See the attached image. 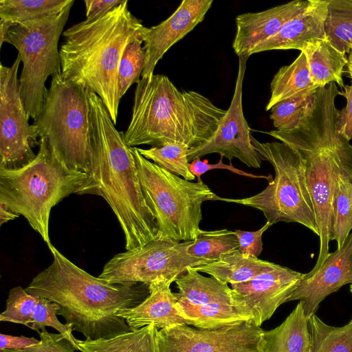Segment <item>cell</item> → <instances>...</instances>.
<instances>
[{"mask_svg": "<svg viewBox=\"0 0 352 352\" xmlns=\"http://www.w3.org/2000/svg\"><path fill=\"white\" fill-rule=\"evenodd\" d=\"M48 248L53 261L33 278L27 292L56 303L57 315L85 340L109 339L134 330L116 311L142 302L149 294L148 285L110 283L76 265L52 244Z\"/></svg>", "mask_w": 352, "mask_h": 352, "instance_id": "1", "label": "cell"}, {"mask_svg": "<svg viewBox=\"0 0 352 352\" xmlns=\"http://www.w3.org/2000/svg\"><path fill=\"white\" fill-rule=\"evenodd\" d=\"M91 159L77 195H96L109 205L131 250L155 239L158 228L141 188L131 147L118 131L102 99L89 90Z\"/></svg>", "mask_w": 352, "mask_h": 352, "instance_id": "2", "label": "cell"}, {"mask_svg": "<svg viewBox=\"0 0 352 352\" xmlns=\"http://www.w3.org/2000/svg\"><path fill=\"white\" fill-rule=\"evenodd\" d=\"M340 91L335 82L316 91L312 115L296 129L273 130L267 134L298 151L305 160V179L319 230L320 247L316 272L329 254L334 195L340 180L352 183V145L338 132L339 110L336 98Z\"/></svg>", "mask_w": 352, "mask_h": 352, "instance_id": "3", "label": "cell"}, {"mask_svg": "<svg viewBox=\"0 0 352 352\" xmlns=\"http://www.w3.org/2000/svg\"><path fill=\"white\" fill-rule=\"evenodd\" d=\"M226 113L204 95L180 91L166 76L153 74L137 83L124 140L130 147L182 143L190 149L211 138Z\"/></svg>", "mask_w": 352, "mask_h": 352, "instance_id": "4", "label": "cell"}, {"mask_svg": "<svg viewBox=\"0 0 352 352\" xmlns=\"http://www.w3.org/2000/svg\"><path fill=\"white\" fill-rule=\"evenodd\" d=\"M148 28L133 16L124 0L94 22L85 20L65 32L59 50L61 74L96 93L116 124L120 96L119 63L126 45L145 37Z\"/></svg>", "mask_w": 352, "mask_h": 352, "instance_id": "5", "label": "cell"}, {"mask_svg": "<svg viewBox=\"0 0 352 352\" xmlns=\"http://www.w3.org/2000/svg\"><path fill=\"white\" fill-rule=\"evenodd\" d=\"M38 146L36 157L26 166L16 170L0 168V203L23 216L49 246L52 208L76 194L87 175L63 162L45 137L40 138Z\"/></svg>", "mask_w": 352, "mask_h": 352, "instance_id": "6", "label": "cell"}, {"mask_svg": "<svg viewBox=\"0 0 352 352\" xmlns=\"http://www.w3.org/2000/svg\"><path fill=\"white\" fill-rule=\"evenodd\" d=\"M261 160L269 162L275 177L258 194L241 199L214 196L212 201L241 204L260 210L272 225L280 221L298 223L319 236L314 204L305 179V160L282 142H261L251 136Z\"/></svg>", "mask_w": 352, "mask_h": 352, "instance_id": "7", "label": "cell"}, {"mask_svg": "<svg viewBox=\"0 0 352 352\" xmlns=\"http://www.w3.org/2000/svg\"><path fill=\"white\" fill-rule=\"evenodd\" d=\"M142 192L157 222L160 237L194 241L201 231V206L216 195L203 181L192 182L143 157L131 147Z\"/></svg>", "mask_w": 352, "mask_h": 352, "instance_id": "8", "label": "cell"}, {"mask_svg": "<svg viewBox=\"0 0 352 352\" xmlns=\"http://www.w3.org/2000/svg\"><path fill=\"white\" fill-rule=\"evenodd\" d=\"M52 77L43 107L33 125L63 162L87 173L91 159L89 90L61 74Z\"/></svg>", "mask_w": 352, "mask_h": 352, "instance_id": "9", "label": "cell"}, {"mask_svg": "<svg viewBox=\"0 0 352 352\" xmlns=\"http://www.w3.org/2000/svg\"><path fill=\"white\" fill-rule=\"evenodd\" d=\"M74 1L60 12L14 24L4 42L13 45L23 63L20 94L29 118L35 120L44 105L50 76L61 74L58 43Z\"/></svg>", "mask_w": 352, "mask_h": 352, "instance_id": "10", "label": "cell"}, {"mask_svg": "<svg viewBox=\"0 0 352 352\" xmlns=\"http://www.w3.org/2000/svg\"><path fill=\"white\" fill-rule=\"evenodd\" d=\"M192 242H176L157 236L144 245L116 254L104 266L98 278L110 283H142L158 279L175 282L188 267L207 263L187 253Z\"/></svg>", "mask_w": 352, "mask_h": 352, "instance_id": "11", "label": "cell"}, {"mask_svg": "<svg viewBox=\"0 0 352 352\" xmlns=\"http://www.w3.org/2000/svg\"><path fill=\"white\" fill-rule=\"evenodd\" d=\"M18 54L10 67L0 65V168L19 169L36 156L34 148L39 145L37 131L29 124V116L21 100Z\"/></svg>", "mask_w": 352, "mask_h": 352, "instance_id": "12", "label": "cell"}, {"mask_svg": "<svg viewBox=\"0 0 352 352\" xmlns=\"http://www.w3.org/2000/svg\"><path fill=\"white\" fill-rule=\"evenodd\" d=\"M264 330L250 321L217 329L187 324L158 331L160 352H262Z\"/></svg>", "mask_w": 352, "mask_h": 352, "instance_id": "13", "label": "cell"}, {"mask_svg": "<svg viewBox=\"0 0 352 352\" xmlns=\"http://www.w3.org/2000/svg\"><path fill=\"white\" fill-rule=\"evenodd\" d=\"M239 58L238 74L230 105L211 138L189 149V162L207 154L219 153L230 161L237 158L249 167L259 168L261 166V158L252 143L251 129L242 107L243 82L248 57L239 56Z\"/></svg>", "mask_w": 352, "mask_h": 352, "instance_id": "14", "label": "cell"}, {"mask_svg": "<svg viewBox=\"0 0 352 352\" xmlns=\"http://www.w3.org/2000/svg\"><path fill=\"white\" fill-rule=\"evenodd\" d=\"M305 274L276 264L252 279L231 285L236 310L257 327L269 320L296 289Z\"/></svg>", "mask_w": 352, "mask_h": 352, "instance_id": "15", "label": "cell"}, {"mask_svg": "<svg viewBox=\"0 0 352 352\" xmlns=\"http://www.w3.org/2000/svg\"><path fill=\"white\" fill-rule=\"evenodd\" d=\"M347 284H352V232L343 247L329 252L316 272L305 274L287 302L299 300L309 319L326 297Z\"/></svg>", "mask_w": 352, "mask_h": 352, "instance_id": "16", "label": "cell"}, {"mask_svg": "<svg viewBox=\"0 0 352 352\" xmlns=\"http://www.w3.org/2000/svg\"><path fill=\"white\" fill-rule=\"evenodd\" d=\"M213 0H183L177 10L160 24L148 28L144 37L146 60L141 77L153 75L164 54L202 22Z\"/></svg>", "mask_w": 352, "mask_h": 352, "instance_id": "17", "label": "cell"}, {"mask_svg": "<svg viewBox=\"0 0 352 352\" xmlns=\"http://www.w3.org/2000/svg\"><path fill=\"white\" fill-rule=\"evenodd\" d=\"M312 0H295L258 12L236 18V32L232 47L239 56L249 57L260 44L276 35L289 20L302 12Z\"/></svg>", "mask_w": 352, "mask_h": 352, "instance_id": "18", "label": "cell"}, {"mask_svg": "<svg viewBox=\"0 0 352 352\" xmlns=\"http://www.w3.org/2000/svg\"><path fill=\"white\" fill-rule=\"evenodd\" d=\"M173 282L158 279L148 285L149 294L139 305L118 310L116 315L124 318L133 329L154 324L158 329L186 324L176 307V298L170 290Z\"/></svg>", "mask_w": 352, "mask_h": 352, "instance_id": "19", "label": "cell"}, {"mask_svg": "<svg viewBox=\"0 0 352 352\" xmlns=\"http://www.w3.org/2000/svg\"><path fill=\"white\" fill-rule=\"evenodd\" d=\"M329 0H312L300 14L287 21L274 36L257 46L252 54L274 50H298L311 39L326 38L324 23Z\"/></svg>", "mask_w": 352, "mask_h": 352, "instance_id": "20", "label": "cell"}, {"mask_svg": "<svg viewBox=\"0 0 352 352\" xmlns=\"http://www.w3.org/2000/svg\"><path fill=\"white\" fill-rule=\"evenodd\" d=\"M175 282L178 289L174 293L177 309L202 308L215 302L233 303L232 289L228 284L204 276L193 267H188Z\"/></svg>", "mask_w": 352, "mask_h": 352, "instance_id": "21", "label": "cell"}, {"mask_svg": "<svg viewBox=\"0 0 352 352\" xmlns=\"http://www.w3.org/2000/svg\"><path fill=\"white\" fill-rule=\"evenodd\" d=\"M261 346L262 352L310 351L311 334L302 302L279 326L263 331Z\"/></svg>", "mask_w": 352, "mask_h": 352, "instance_id": "22", "label": "cell"}, {"mask_svg": "<svg viewBox=\"0 0 352 352\" xmlns=\"http://www.w3.org/2000/svg\"><path fill=\"white\" fill-rule=\"evenodd\" d=\"M300 52L306 56L311 79L316 86L323 87L335 82L344 87L342 76L348 63L346 54L337 50L326 38L305 42Z\"/></svg>", "mask_w": 352, "mask_h": 352, "instance_id": "23", "label": "cell"}, {"mask_svg": "<svg viewBox=\"0 0 352 352\" xmlns=\"http://www.w3.org/2000/svg\"><path fill=\"white\" fill-rule=\"evenodd\" d=\"M276 263L242 254L235 250L224 254L217 260L193 268L220 282L230 285L246 282L272 269Z\"/></svg>", "mask_w": 352, "mask_h": 352, "instance_id": "24", "label": "cell"}, {"mask_svg": "<svg viewBox=\"0 0 352 352\" xmlns=\"http://www.w3.org/2000/svg\"><path fill=\"white\" fill-rule=\"evenodd\" d=\"M158 331L151 324L109 339L77 342L81 352H160Z\"/></svg>", "mask_w": 352, "mask_h": 352, "instance_id": "25", "label": "cell"}, {"mask_svg": "<svg viewBox=\"0 0 352 352\" xmlns=\"http://www.w3.org/2000/svg\"><path fill=\"white\" fill-rule=\"evenodd\" d=\"M270 88L271 96L266 111L283 100L318 88L311 81L307 58L302 52L293 63L279 69L272 80Z\"/></svg>", "mask_w": 352, "mask_h": 352, "instance_id": "26", "label": "cell"}, {"mask_svg": "<svg viewBox=\"0 0 352 352\" xmlns=\"http://www.w3.org/2000/svg\"><path fill=\"white\" fill-rule=\"evenodd\" d=\"M316 91L317 89H314L294 96L273 106L270 109V119L276 130H294L309 118L316 105Z\"/></svg>", "mask_w": 352, "mask_h": 352, "instance_id": "27", "label": "cell"}, {"mask_svg": "<svg viewBox=\"0 0 352 352\" xmlns=\"http://www.w3.org/2000/svg\"><path fill=\"white\" fill-rule=\"evenodd\" d=\"M324 30L326 39L333 47L349 54L352 48V0H329Z\"/></svg>", "mask_w": 352, "mask_h": 352, "instance_id": "28", "label": "cell"}, {"mask_svg": "<svg viewBox=\"0 0 352 352\" xmlns=\"http://www.w3.org/2000/svg\"><path fill=\"white\" fill-rule=\"evenodd\" d=\"M308 325L309 352H352V322L339 327L330 326L314 314L308 319Z\"/></svg>", "mask_w": 352, "mask_h": 352, "instance_id": "29", "label": "cell"}, {"mask_svg": "<svg viewBox=\"0 0 352 352\" xmlns=\"http://www.w3.org/2000/svg\"><path fill=\"white\" fill-rule=\"evenodd\" d=\"M72 0H1L0 17L14 24L40 19L63 10Z\"/></svg>", "mask_w": 352, "mask_h": 352, "instance_id": "30", "label": "cell"}, {"mask_svg": "<svg viewBox=\"0 0 352 352\" xmlns=\"http://www.w3.org/2000/svg\"><path fill=\"white\" fill-rule=\"evenodd\" d=\"M239 250V243L234 231L227 229L212 231L202 230L188 245L187 253L191 256L214 261L224 254Z\"/></svg>", "mask_w": 352, "mask_h": 352, "instance_id": "31", "label": "cell"}, {"mask_svg": "<svg viewBox=\"0 0 352 352\" xmlns=\"http://www.w3.org/2000/svg\"><path fill=\"white\" fill-rule=\"evenodd\" d=\"M139 153L148 160L164 170L187 181H192L195 176L189 167L188 153L190 148L182 143H169L162 146H153L148 149L137 147Z\"/></svg>", "mask_w": 352, "mask_h": 352, "instance_id": "32", "label": "cell"}, {"mask_svg": "<svg viewBox=\"0 0 352 352\" xmlns=\"http://www.w3.org/2000/svg\"><path fill=\"white\" fill-rule=\"evenodd\" d=\"M352 230V183L340 180L332 208L331 241L336 240L337 250L342 248Z\"/></svg>", "mask_w": 352, "mask_h": 352, "instance_id": "33", "label": "cell"}, {"mask_svg": "<svg viewBox=\"0 0 352 352\" xmlns=\"http://www.w3.org/2000/svg\"><path fill=\"white\" fill-rule=\"evenodd\" d=\"M144 37H138L124 47L118 69V87L122 98L133 83L140 80L144 67L146 52L142 44Z\"/></svg>", "mask_w": 352, "mask_h": 352, "instance_id": "34", "label": "cell"}, {"mask_svg": "<svg viewBox=\"0 0 352 352\" xmlns=\"http://www.w3.org/2000/svg\"><path fill=\"white\" fill-rule=\"evenodd\" d=\"M38 298L21 286L12 288L6 300V307L0 320L23 324L29 327L37 305Z\"/></svg>", "mask_w": 352, "mask_h": 352, "instance_id": "35", "label": "cell"}, {"mask_svg": "<svg viewBox=\"0 0 352 352\" xmlns=\"http://www.w3.org/2000/svg\"><path fill=\"white\" fill-rule=\"evenodd\" d=\"M57 310L58 305L56 303L47 298H38L36 307L29 328L39 333V330L45 331L46 327H52L69 341L76 350L79 351L78 339L73 336L72 327L67 323H61L58 320Z\"/></svg>", "mask_w": 352, "mask_h": 352, "instance_id": "36", "label": "cell"}, {"mask_svg": "<svg viewBox=\"0 0 352 352\" xmlns=\"http://www.w3.org/2000/svg\"><path fill=\"white\" fill-rule=\"evenodd\" d=\"M38 334L40 342L37 344L25 349H6L0 352H74L76 350L60 333H49L45 330Z\"/></svg>", "mask_w": 352, "mask_h": 352, "instance_id": "37", "label": "cell"}, {"mask_svg": "<svg viewBox=\"0 0 352 352\" xmlns=\"http://www.w3.org/2000/svg\"><path fill=\"white\" fill-rule=\"evenodd\" d=\"M346 71L351 78V85H344L343 91L340 95L346 98V106L339 111L338 121V132L343 135L347 140H352V65L348 56V63Z\"/></svg>", "mask_w": 352, "mask_h": 352, "instance_id": "38", "label": "cell"}, {"mask_svg": "<svg viewBox=\"0 0 352 352\" xmlns=\"http://www.w3.org/2000/svg\"><path fill=\"white\" fill-rule=\"evenodd\" d=\"M271 226L270 223L265 224L259 230L254 232L242 231L236 230L234 231L239 243V252L248 256L255 258L261 254L263 251L262 236Z\"/></svg>", "mask_w": 352, "mask_h": 352, "instance_id": "39", "label": "cell"}, {"mask_svg": "<svg viewBox=\"0 0 352 352\" xmlns=\"http://www.w3.org/2000/svg\"><path fill=\"white\" fill-rule=\"evenodd\" d=\"M223 156L221 155L219 161L217 164H208V161L207 160H204V161L201 160L200 157L195 158L190 163H189V167L191 173L197 177V182H202L201 177L205 173L208 172L210 170L212 169H226L230 170L233 173L243 175L245 177H249L252 178H265L268 179V177L263 176V175H254L251 173H247L243 172L239 169L236 168L232 166L230 162L229 165L225 164L223 163Z\"/></svg>", "mask_w": 352, "mask_h": 352, "instance_id": "40", "label": "cell"}, {"mask_svg": "<svg viewBox=\"0 0 352 352\" xmlns=\"http://www.w3.org/2000/svg\"><path fill=\"white\" fill-rule=\"evenodd\" d=\"M124 0H85L86 19L91 23L102 18L122 3Z\"/></svg>", "mask_w": 352, "mask_h": 352, "instance_id": "41", "label": "cell"}, {"mask_svg": "<svg viewBox=\"0 0 352 352\" xmlns=\"http://www.w3.org/2000/svg\"><path fill=\"white\" fill-rule=\"evenodd\" d=\"M1 344L0 351L3 350H20L25 349L31 346L37 344L40 340L32 337L28 338L23 336H13L7 334H0Z\"/></svg>", "mask_w": 352, "mask_h": 352, "instance_id": "42", "label": "cell"}, {"mask_svg": "<svg viewBox=\"0 0 352 352\" xmlns=\"http://www.w3.org/2000/svg\"><path fill=\"white\" fill-rule=\"evenodd\" d=\"M19 216L8 208L5 204L0 203V226L7 223L8 221L18 218Z\"/></svg>", "mask_w": 352, "mask_h": 352, "instance_id": "43", "label": "cell"}, {"mask_svg": "<svg viewBox=\"0 0 352 352\" xmlns=\"http://www.w3.org/2000/svg\"><path fill=\"white\" fill-rule=\"evenodd\" d=\"M13 25L14 23L10 21L3 19L0 20V47H1L4 43L5 36Z\"/></svg>", "mask_w": 352, "mask_h": 352, "instance_id": "44", "label": "cell"}, {"mask_svg": "<svg viewBox=\"0 0 352 352\" xmlns=\"http://www.w3.org/2000/svg\"><path fill=\"white\" fill-rule=\"evenodd\" d=\"M350 59H351V65H352V48L349 52V55Z\"/></svg>", "mask_w": 352, "mask_h": 352, "instance_id": "45", "label": "cell"}, {"mask_svg": "<svg viewBox=\"0 0 352 352\" xmlns=\"http://www.w3.org/2000/svg\"><path fill=\"white\" fill-rule=\"evenodd\" d=\"M350 292L352 294V284L350 285ZM349 322H352V319Z\"/></svg>", "mask_w": 352, "mask_h": 352, "instance_id": "46", "label": "cell"}]
</instances>
